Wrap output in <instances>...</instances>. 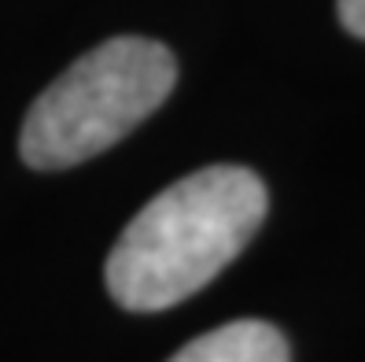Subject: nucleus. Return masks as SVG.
<instances>
[{"mask_svg": "<svg viewBox=\"0 0 365 362\" xmlns=\"http://www.w3.org/2000/svg\"><path fill=\"white\" fill-rule=\"evenodd\" d=\"M170 362H292V351L277 326L244 318L196 336Z\"/></svg>", "mask_w": 365, "mask_h": 362, "instance_id": "7ed1b4c3", "label": "nucleus"}, {"mask_svg": "<svg viewBox=\"0 0 365 362\" xmlns=\"http://www.w3.org/2000/svg\"><path fill=\"white\" fill-rule=\"evenodd\" d=\"M266 207L262 178L244 166H203L166 185L115 241L107 292L133 314L178 307L251 244Z\"/></svg>", "mask_w": 365, "mask_h": 362, "instance_id": "f257e3e1", "label": "nucleus"}, {"mask_svg": "<svg viewBox=\"0 0 365 362\" xmlns=\"http://www.w3.org/2000/svg\"><path fill=\"white\" fill-rule=\"evenodd\" d=\"M178 59L152 37H111L34 100L19 152L34 170H67L107 152L174 93Z\"/></svg>", "mask_w": 365, "mask_h": 362, "instance_id": "f03ea898", "label": "nucleus"}, {"mask_svg": "<svg viewBox=\"0 0 365 362\" xmlns=\"http://www.w3.org/2000/svg\"><path fill=\"white\" fill-rule=\"evenodd\" d=\"M339 23L347 26L354 37L365 41V0H339Z\"/></svg>", "mask_w": 365, "mask_h": 362, "instance_id": "20e7f679", "label": "nucleus"}]
</instances>
